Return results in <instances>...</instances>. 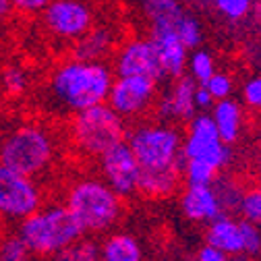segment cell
Instances as JSON below:
<instances>
[{
  "mask_svg": "<svg viewBox=\"0 0 261 261\" xmlns=\"http://www.w3.org/2000/svg\"><path fill=\"white\" fill-rule=\"evenodd\" d=\"M126 120H122L106 102L73 114L69 137L73 147L85 158H100L112 145L126 139Z\"/></svg>",
  "mask_w": 261,
  "mask_h": 261,
  "instance_id": "cell-6",
  "label": "cell"
},
{
  "mask_svg": "<svg viewBox=\"0 0 261 261\" xmlns=\"http://www.w3.org/2000/svg\"><path fill=\"white\" fill-rule=\"evenodd\" d=\"M44 205V193L36 178L0 164V220L23 222Z\"/></svg>",
  "mask_w": 261,
  "mask_h": 261,
  "instance_id": "cell-8",
  "label": "cell"
},
{
  "mask_svg": "<svg viewBox=\"0 0 261 261\" xmlns=\"http://www.w3.org/2000/svg\"><path fill=\"white\" fill-rule=\"evenodd\" d=\"M180 172H182V178L187 180V185H212L220 174L210 164L197 162V160H182Z\"/></svg>",
  "mask_w": 261,
  "mask_h": 261,
  "instance_id": "cell-28",
  "label": "cell"
},
{
  "mask_svg": "<svg viewBox=\"0 0 261 261\" xmlns=\"http://www.w3.org/2000/svg\"><path fill=\"white\" fill-rule=\"evenodd\" d=\"M241 95L245 106H249L255 112H261V75L249 77L241 87Z\"/></svg>",
  "mask_w": 261,
  "mask_h": 261,
  "instance_id": "cell-32",
  "label": "cell"
},
{
  "mask_svg": "<svg viewBox=\"0 0 261 261\" xmlns=\"http://www.w3.org/2000/svg\"><path fill=\"white\" fill-rule=\"evenodd\" d=\"M251 17H253V25L259 29V34H261V0H255V3H253Z\"/></svg>",
  "mask_w": 261,
  "mask_h": 261,
  "instance_id": "cell-37",
  "label": "cell"
},
{
  "mask_svg": "<svg viewBox=\"0 0 261 261\" xmlns=\"http://www.w3.org/2000/svg\"><path fill=\"white\" fill-rule=\"evenodd\" d=\"M100 172H102V180L120 199H126L137 193L139 164L126 141L112 145L108 151L100 155Z\"/></svg>",
  "mask_w": 261,
  "mask_h": 261,
  "instance_id": "cell-12",
  "label": "cell"
},
{
  "mask_svg": "<svg viewBox=\"0 0 261 261\" xmlns=\"http://www.w3.org/2000/svg\"><path fill=\"white\" fill-rule=\"evenodd\" d=\"M180 210L187 220L197 224H210L222 216L218 195L212 185H187L180 195Z\"/></svg>",
  "mask_w": 261,
  "mask_h": 261,
  "instance_id": "cell-15",
  "label": "cell"
},
{
  "mask_svg": "<svg viewBox=\"0 0 261 261\" xmlns=\"http://www.w3.org/2000/svg\"><path fill=\"white\" fill-rule=\"evenodd\" d=\"M255 0H212V9L228 23H243L251 19Z\"/></svg>",
  "mask_w": 261,
  "mask_h": 261,
  "instance_id": "cell-26",
  "label": "cell"
},
{
  "mask_svg": "<svg viewBox=\"0 0 261 261\" xmlns=\"http://www.w3.org/2000/svg\"><path fill=\"white\" fill-rule=\"evenodd\" d=\"M100 261H143V249L133 234L112 232L100 243Z\"/></svg>",
  "mask_w": 261,
  "mask_h": 261,
  "instance_id": "cell-21",
  "label": "cell"
},
{
  "mask_svg": "<svg viewBox=\"0 0 261 261\" xmlns=\"http://www.w3.org/2000/svg\"><path fill=\"white\" fill-rule=\"evenodd\" d=\"M158 97V83L147 77H114L106 104L122 118H139L151 110Z\"/></svg>",
  "mask_w": 261,
  "mask_h": 261,
  "instance_id": "cell-10",
  "label": "cell"
},
{
  "mask_svg": "<svg viewBox=\"0 0 261 261\" xmlns=\"http://www.w3.org/2000/svg\"><path fill=\"white\" fill-rule=\"evenodd\" d=\"M230 261H253L249 255H245V253H241V255H232L230 257Z\"/></svg>",
  "mask_w": 261,
  "mask_h": 261,
  "instance_id": "cell-39",
  "label": "cell"
},
{
  "mask_svg": "<svg viewBox=\"0 0 261 261\" xmlns=\"http://www.w3.org/2000/svg\"><path fill=\"white\" fill-rule=\"evenodd\" d=\"M214 106V97L210 95V91L203 85L195 87V108L197 110H207Z\"/></svg>",
  "mask_w": 261,
  "mask_h": 261,
  "instance_id": "cell-35",
  "label": "cell"
},
{
  "mask_svg": "<svg viewBox=\"0 0 261 261\" xmlns=\"http://www.w3.org/2000/svg\"><path fill=\"white\" fill-rule=\"evenodd\" d=\"M38 257L29 251L17 232L0 234V261H36Z\"/></svg>",
  "mask_w": 261,
  "mask_h": 261,
  "instance_id": "cell-27",
  "label": "cell"
},
{
  "mask_svg": "<svg viewBox=\"0 0 261 261\" xmlns=\"http://www.w3.org/2000/svg\"><path fill=\"white\" fill-rule=\"evenodd\" d=\"M237 214H241V220L261 228V187H249L243 191Z\"/></svg>",
  "mask_w": 261,
  "mask_h": 261,
  "instance_id": "cell-29",
  "label": "cell"
},
{
  "mask_svg": "<svg viewBox=\"0 0 261 261\" xmlns=\"http://www.w3.org/2000/svg\"><path fill=\"white\" fill-rule=\"evenodd\" d=\"M114 81V71L106 62L69 58L54 69L50 77V97L54 104L77 114L91 106L104 104Z\"/></svg>",
  "mask_w": 261,
  "mask_h": 261,
  "instance_id": "cell-1",
  "label": "cell"
},
{
  "mask_svg": "<svg viewBox=\"0 0 261 261\" xmlns=\"http://www.w3.org/2000/svg\"><path fill=\"white\" fill-rule=\"evenodd\" d=\"M205 245L226 253L228 257L241 255L243 253V237H241L239 220H234L228 214H222L216 220H212L205 230Z\"/></svg>",
  "mask_w": 261,
  "mask_h": 261,
  "instance_id": "cell-18",
  "label": "cell"
},
{
  "mask_svg": "<svg viewBox=\"0 0 261 261\" xmlns=\"http://www.w3.org/2000/svg\"><path fill=\"white\" fill-rule=\"evenodd\" d=\"M185 7L197 9V11H210L212 9V0H180Z\"/></svg>",
  "mask_w": 261,
  "mask_h": 261,
  "instance_id": "cell-36",
  "label": "cell"
},
{
  "mask_svg": "<svg viewBox=\"0 0 261 261\" xmlns=\"http://www.w3.org/2000/svg\"><path fill=\"white\" fill-rule=\"evenodd\" d=\"M195 261H230V257H228L226 253H222V251H218V249H214V247H210V245H205L197 251Z\"/></svg>",
  "mask_w": 261,
  "mask_h": 261,
  "instance_id": "cell-34",
  "label": "cell"
},
{
  "mask_svg": "<svg viewBox=\"0 0 261 261\" xmlns=\"http://www.w3.org/2000/svg\"><path fill=\"white\" fill-rule=\"evenodd\" d=\"M11 13V0H0V19Z\"/></svg>",
  "mask_w": 261,
  "mask_h": 261,
  "instance_id": "cell-38",
  "label": "cell"
},
{
  "mask_svg": "<svg viewBox=\"0 0 261 261\" xmlns=\"http://www.w3.org/2000/svg\"><path fill=\"white\" fill-rule=\"evenodd\" d=\"M29 87V75L19 64H7L0 71V93L7 97H21Z\"/></svg>",
  "mask_w": 261,
  "mask_h": 261,
  "instance_id": "cell-25",
  "label": "cell"
},
{
  "mask_svg": "<svg viewBox=\"0 0 261 261\" xmlns=\"http://www.w3.org/2000/svg\"><path fill=\"white\" fill-rule=\"evenodd\" d=\"M182 172L180 168H166V170H141L137 191L149 199H166L178 191Z\"/></svg>",
  "mask_w": 261,
  "mask_h": 261,
  "instance_id": "cell-20",
  "label": "cell"
},
{
  "mask_svg": "<svg viewBox=\"0 0 261 261\" xmlns=\"http://www.w3.org/2000/svg\"><path fill=\"white\" fill-rule=\"evenodd\" d=\"M203 87L210 91V95L214 97V102L228 100V97H232V91H234V79L228 73H224V71H216L203 83Z\"/></svg>",
  "mask_w": 261,
  "mask_h": 261,
  "instance_id": "cell-30",
  "label": "cell"
},
{
  "mask_svg": "<svg viewBox=\"0 0 261 261\" xmlns=\"http://www.w3.org/2000/svg\"><path fill=\"white\" fill-rule=\"evenodd\" d=\"M149 38L155 44L160 62H162V71L164 77L168 79H178L187 73V58H189V50L185 48V44L178 40V36L174 31H155L149 34Z\"/></svg>",
  "mask_w": 261,
  "mask_h": 261,
  "instance_id": "cell-16",
  "label": "cell"
},
{
  "mask_svg": "<svg viewBox=\"0 0 261 261\" xmlns=\"http://www.w3.org/2000/svg\"><path fill=\"white\" fill-rule=\"evenodd\" d=\"M239 226H241V237H243V253L249 257L259 255V251H261V228L251 224V222H245V220H239Z\"/></svg>",
  "mask_w": 261,
  "mask_h": 261,
  "instance_id": "cell-31",
  "label": "cell"
},
{
  "mask_svg": "<svg viewBox=\"0 0 261 261\" xmlns=\"http://www.w3.org/2000/svg\"><path fill=\"white\" fill-rule=\"evenodd\" d=\"M187 71H189V77L197 83V85H203L218 69H216V58L212 52L207 50H191L189 52V58H187Z\"/></svg>",
  "mask_w": 261,
  "mask_h": 261,
  "instance_id": "cell-24",
  "label": "cell"
},
{
  "mask_svg": "<svg viewBox=\"0 0 261 261\" xmlns=\"http://www.w3.org/2000/svg\"><path fill=\"white\" fill-rule=\"evenodd\" d=\"M216 195H218V201H220V207H222V214H237L239 212V203H241V197H243V191L245 187L230 178V176H220L212 182Z\"/></svg>",
  "mask_w": 261,
  "mask_h": 261,
  "instance_id": "cell-23",
  "label": "cell"
},
{
  "mask_svg": "<svg viewBox=\"0 0 261 261\" xmlns=\"http://www.w3.org/2000/svg\"><path fill=\"white\" fill-rule=\"evenodd\" d=\"M64 205L87 237L112 230L124 214L122 199L102 178L95 176H83L71 182L64 195Z\"/></svg>",
  "mask_w": 261,
  "mask_h": 261,
  "instance_id": "cell-3",
  "label": "cell"
},
{
  "mask_svg": "<svg viewBox=\"0 0 261 261\" xmlns=\"http://www.w3.org/2000/svg\"><path fill=\"white\" fill-rule=\"evenodd\" d=\"M212 120L214 126L218 130L220 139L226 145H232L239 141L241 133H243V122H245V110L241 106V102L228 97V100H218L212 106Z\"/></svg>",
  "mask_w": 261,
  "mask_h": 261,
  "instance_id": "cell-19",
  "label": "cell"
},
{
  "mask_svg": "<svg viewBox=\"0 0 261 261\" xmlns=\"http://www.w3.org/2000/svg\"><path fill=\"white\" fill-rule=\"evenodd\" d=\"M141 170L182 168V135L174 124L145 120L126 130L124 139Z\"/></svg>",
  "mask_w": 261,
  "mask_h": 261,
  "instance_id": "cell-5",
  "label": "cell"
},
{
  "mask_svg": "<svg viewBox=\"0 0 261 261\" xmlns=\"http://www.w3.org/2000/svg\"><path fill=\"white\" fill-rule=\"evenodd\" d=\"M118 42L112 27H91L85 36L73 42V58L89 60V62H104L114 50Z\"/></svg>",
  "mask_w": 261,
  "mask_h": 261,
  "instance_id": "cell-17",
  "label": "cell"
},
{
  "mask_svg": "<svg viewBox=\"0 0 261 261\" xmlns=\"http://www.w3.org/2000/svg\"><path fill=\"white\" fill-rule=\"evenodd\" d=\"M17 234L36 257H52L81 239L83 230L64 203H48L19 222Z\"/></svg>",
  "mask_w": 261,
  "mask_h": 261,
  "instance_id": "cell-4",
  "label": "cell"
},
{
  "mask_svg": "<svg viewBox=\"0 0 261 261\" xmlns=\"http://www.w3.org/2000/svg\"><path fill=\"white\" fill-rule=\"evenodd\" d=\"M46 31L62 42H77L95 23L93 7L87 0H52L42 11Z\"/></svg>",
  "mask_w": 261,
  "mask_h": 261,
  "instance_id": "cell-9",
  "label": "cell"
},
{
  "mask_svg": "<svg viewBox=\"0 0 261 261\" xmlns=\"http://www.w3.org/2000/svg\"><path fill=\"white\" fill-rule=\"evenodd\" d=\"M52 0H11V9L25 13V15H38L42 13Z\"/></svg>",
  "mask_w": 261,
  "mask_h": 261,
  "instance_id": "cell-33",
  "label": "cell"
},
{
  "mask_svg": "<svg viewBox=\"0 0 261 261\" xmlns=\"http://www.w3.org/2000/svg\"><path fill=\"white\" fill-rule=\"evenodd\" d=\"M195 83L189 75H182L172 81V85L162 93V97L155 102V120L162 122H189L195 114Z\"/></svg>",
  "mask_w": 261,
  "mask_h": 261,
  "instance_id": "cell-13",
  "label": "cell"
},
{
  "mask_svg": "<svg viewBox=\"0 0 261 261\" xmlns=\"http://www.w3.org/2000/svg\"><path fill=\"white\" fill-rule=\"evenodd\" d=\"M58 143L52 130L38 122H21L0 135V164L36 178L56 162Z\"/></svg>",
  "mask_w": 261,
  "mask_h": 261,
  "instance_id": "cell-2",
  "label": "cell"
},
{
  "mask_svg": "<svg viewBox=\"0 0 261 261\" xmlns=\"http://www.w3.org/2000/svg\"><path fill=\"white\" fill-rule=\"evenodd\" d=\"M180 151L182 160L205 162L218 172L232 164V145H226L220 139L210 114H195L189 120Z\"/></svg>",
  "mask_w": 261,
  "mask_h": 261,
  "instance_id": "cell-7",
  "label": "cell"
},
{
  "mask_svg": "<svg viewBox=\"0 0 261 261\" xmlns=\"http://www.w3.org/2000/svg\"><path fill=\"white\" fill-rule=\"evenodd\" d=\"M3 112H5V104H3V93H0V118H3Z\"/></svg>",
  "mask_w": 261,
  "mask_h": 261,
  "instance_id": "cell-40",
  "label": "cell"
},
{
  "mask_svg": "<svg viewBox=\"0 0 261 261\" xmlns=\"http://www.w3.org/2000/svg\"><path fill=\"white\" fill-rule=\"evenodd\" d=\"M114 73L116 77H147L160 83L164 77L162 62L151 38H128L114 54Z\"/></svg>",
  "mask_w": 261,
  "mask_h": 261,
  "instance_id": "cell-11",
  "label": "cell"
},
{
  "mask_svg": "<svg viewBox=\"0 0 261 261\" xmlns=\"http://www.w3.org/2000/svg\"><path fill=\"white\" fill-rule=\"evenodd\" d=\"M48 261H100V243L83 234L81 239L48 257Z\"/></svg>",
  "mask_w": 261,
  "mask_h": 261,
  "instance_id": "cell-22",
  "label": "cell"
},
{
  "mask_svg": "<svg viewBox=\"0 0 261 261\" xmlns=\"http://www.w3.org/2000/svg\"><path fill=\"white\" fill-rule=\"evenodd\" d=\"M259 255H261V251H259Z\"/></svg>",
  "mask_w": 261,
  "mask_h": 261,
  "instance_id": "cell-41",
  "label": "cell"
},
{
  "mask_svg": "<svg viewBox=\"0 0 261 261\" xmlns=\"http://www.w3.org/2000/svg\"><path fill=\"white\" fill-rule=\"evenodd\" d=\"M137 9L149 25V34L155 31H176L189 17L191 9L180 0H137Z\"/></svg>",
  "mask_w": 261,
  "mask_h": 261,
  "instance_id": "cell-14",
  "label": "cell"
}]
</instances>
